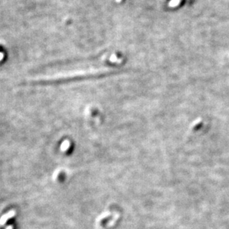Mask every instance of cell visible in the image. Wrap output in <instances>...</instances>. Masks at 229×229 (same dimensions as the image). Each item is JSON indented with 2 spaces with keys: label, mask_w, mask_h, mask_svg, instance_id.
Wrapping results in <instances>:
<instances>
[{
  "label": "cell",
  "mask_w": 229,
  "mask_h": 229,
  "mask_svg": "<svg viewBox=\"0 0 229 229\" xmlns=\"http://www.w3.org/2000/svg\"><path fill=\"white\" fill-rule=\"evenodd\" d=\"M5 229H13V226H12V225H9V226H8Z\"/></svg>",
  "instance_id": "cell-3"
},
{
  "label": "cell",
  "mask_w": 229,
  "mask_h": 229,
  "mask_svg": "<svg viewBox=\"0 0 229 229\" xmlns=\"http://www.w3.org/2000/svg\"><path fill=\"white\" fill-rule=\"evenodd\" d=\"M68 146H69V142L68 141H64L61 145V149L63 151H65L68 149Z\"/></svg>",
  "instance_id": "cell-2"
},
{
  "label": "cell",
  "mask_w": 229,
  "mask_h": 229,
  "mask_svg": "<svg viewBox=\"0 0 229 229\" xmlns=\"http://www.w3.org/2000/svg\"><path fill=\"white\" fill-rule=\"evenodd\" d=\"M15 215H16V211H15L14 210L10 211L9 212H8L5 215H3L1 217V219H0V225H1V226L2 225H4L5 224V222H7L9 219L14 217Z\"/></svg>",
  "instance_id": "cell-1"
}]
</instances>
